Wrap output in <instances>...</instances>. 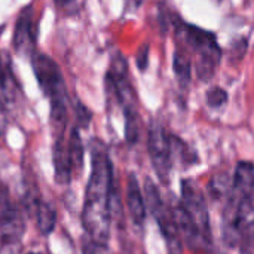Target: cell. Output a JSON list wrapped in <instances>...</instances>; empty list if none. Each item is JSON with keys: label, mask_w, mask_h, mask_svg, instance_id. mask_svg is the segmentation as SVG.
<instances>
[{"label": "cell", "mask_w": 254, "mask_h": 254, "mask_svg": "<svg viewBox=\"0 0 254 254\" xmlns=\"http://www.w3.org/2000/svg\"><path fill=\"white\" fill-rule=\"evenodd\" d=\"M223 238L232 247L254 240L253 196L240 198L231 195L223 214Z\"/></svg>", "instance_id": "cell-1"}, {"label": "cell", "mask_w": 254, "mask_h": 254, "mask_svg": "<svg viewBox=\"0 0 254 254\" xmlns=\"http://www.w3.org/2000/svg\"><path fill=\"white\" fill-rule=\"evenodd\" d=\"M31 65L37 83L42 92L49 98V101L68 100L61 68L49 55L36 52L31 58Z\"/></svg>", "instance_id": "cell-2"}, {"label": "cell", "mask_w": 254, "mask_h": 254, "mask_svg": "<svg viewBox=\"0 0 254 254\" xmlns=\"http://www.w3.org/2000/svg\"><path fill=\"white\" fill-rule=\"evenodd\" d=\"M182 208L185 210L192 226L198 234L211 244V229H210V213L207 202L199 189L192 183V180L182 182Z\"/></svg>", "instance_id": "cell-3"}, {"label": "cell", "mask_w": 254, "mask_h": 254, "mask_svg": "<svg viewBox=\"0 0 254 254\" xmlns=\"http://www.w3.org/2000/svg\"><path fill=\"white\" fill-rule=\"evenodd\" d=\"M147 147H149V155H150V159L156 170L158 177L167 183L170 170H171V164H173L170 135H167L165 129L158 122H152V125L149 128Z\"/></svg>", "instance_id": "cell-4"}, {"label": "cell", "mask_w": 254, "mask_h": 254, "mask_svg": "<svg viewBox=\"0 0 254 254\" xmlns=\"http://www.w3.org/2000/svg\"><path fill=\"white\" fill-rule=\"evenodd\" d=\"M12 46L18 55L25 58H33V55L36 54L37 34L34 30V10L31 4L22 7L16 18Z\"/></svg>", "instance_id": "cell-5"}, {"label": "cell", "mask_w": 254, "mask_h": 254, "mask_svg": "<svg viewBox=\"0 0 254 254\" xmlns=\"http://www.w3.org/2000/svg\"><path fill=\"white\" fill-rule=\"evenodd\" d=\"M180 28L185 31V40L193 51L199 52V55L204 58H210L216 63H220L222 49L216 40V36L211 31L186 24H182Z\"/></svg>", "instance_id": "cell-6"}, {"label": "cell", "mask_w": 254, "mask_h": 254, "mask_svg": "<svg viewBox=\"0 0 254 254\" xmlns=\"http://www.w3.org/2000/svg\"><path fill=\"white\" fill-rule=\"evenodd\" d=\"M25 231L22 211L13 205L7 204L0 211V241L3 246H12L21 241Z\"/></svg>", "instance_id": "cell-7"}, {"label": "cell", "mask_w": 254, "mask_h": 254, "mask_svg": "<svg viewBox=\"0 0 254 254\" xmlns=\"http://www.w3.org/2000/svg\"><path fill=\"white\" fill-rule=\"evenodd\" d=\"M127 205L129 216L135 225H143L146 219V202L143 192L140 189L138 180L135 174L128 176V185H127Z\"/></svg>", "instance_id": "cell-8"}, {"label": "cell", "mask_w": 254, "mask_h": 254, "mask_svg": "<svg viewBox=\"0 0 254 254\" xmlns=\"http://www.w3.org/2000/svg\"><path fill=\"white\" fill-rule=\"evenodd\" d=\"M254 193V164L253 162H240L234 173L231 195L240 198H249Z\"/></svg>", "instance_id": "cell-9"}, {"label": "cell", "mask_w": 254, "mask_h": 254, "mask_svg": "<svg viewBox=\"0 0 254 254\" xmlns=\"http://www.w3.org/2000/svg\"><path fill=\"white\" fill-rule=\"evenodd\" d=\"M52 158H54V170H55L54 171V176H55V182L58 185H67V183H70L73 165H71L68 147L64 146L63 137L55 140Z\"/></svg>", "instance_id": "cell-10"}, {"label": "cell", "mask_w": 254, "mask_h": 254, "mask_svg": "<svg viewBox=\"0 0 254 254\" xmlns=\"http://www.w3.org/2000/svg\"><path fill=\"white\" fill-rule=\"evenodd\" d=\"M15 77L12 73L10 61L6 54L0 52V101L4 104L10 103L15 95Z\"/></svg>", "instance_id": "cell-11"}, {"label": "cell", "mask_w": 254, "mask_h": 254, "mask_svg": "<svg viewBox=\"0 0 254 254\" xmlns=\"http://www.w3.org/2000/svg\"><path fill=\"white\" fill-rule=\"evenodd\" d=\"M34 214H36V222H37V228H39L40 234L42 235H49L54 231L55 223H57L55 210L49 204L39 201Z\"/></svg>", "instance_id": "cell-12"}, {"label": "cell", "mask_w": 254, "mask_h": 254, "mask_svg": "<svg viewBox=\"0 0 254 254\" xmlns=\"http://www.w3.org/2000/svg\"><path fill=\"white\" fill-rule=\"evenodd\" d=\"M173 68L174 73L180 82L182 86H188L190 82V76H192V65H190V60L182 54L180 51L174 52V58H173Z\"/></svg>", "instance_id": "cell-13"}, {"label": "cell", "mask_w": 254, "mask_h": 254, "mask_svg": "<svg viewBox=\"0 0 254 254\" xmlns=\"http://www.w3.org/2000/svg\"><path fill=\"white\" fill-rule=\"evenodd\" d=\"M68 153H70V159H71V165L74 170H82L83 167V143L82 138L79 135V128H73L71 129V135H70V141H68Z\"/></svg>", "instance_id": "cell-14"}, {"label": "cell", "mask_w": 254, "mask_h": 254, "mask_svg": "<svg viewBox=\"0 0 254 254\" xmlns=\"http://www.w3.org/2000/svg\"><path fill=\"white\" fill-rule=\"evenodd\" d=\"M125 138L129 144L137 143L140 137V118L137 109H125Z\"/></svg>", "instance_id": "cell-15"}, {"label": "cell", "mask_w": 254, "mask_h": 254, "mask_svg": "<svg viewBox=\"0 0 254 254\" xmlns=\"http://www.w3.org/2000/svg\"><path fill=\"white\" fill-rule=\"evenodd\" d=\"M208 188H210V192L213 193V196L214 198H219L226 190L232 189V182L229 180V177L226 174H220V176H217L216 179L211 180V183H210Z\"/></svg>", "instance_id": "cell-16"}, {"label": "cell", "mask_w": 254, "mask_h": 254, "mask_svg": "<svg viewBox=\"0 0 254 254\" xmlns=\"http://www.w3.org/2000/svg\"><path fill=\"white\" fill-rule=\"evenodd\" d=\"M228 103V92L222 88H213L207 92V104L211 109H219Z\"/></svg>", "instance_id": "cell-17"}, {"label": "cell", "mask_w": 254, "mask_h": 254, "mask_svg": "<svg viewBox=\"0 0 254 254\" xmlns=\"http://www.w3.org/2000/svg\"><path fill=\"white\" fill-rule=\"evenodd\" d=\"M76 121H77V128H88L91 121H92V112L82 104L80 101L76 103Z\"/></svg>", "instance_id": "cell-18"}, {"label": "cell", "mask_w": 254, "mask_h": 254, "mask_svg": "<svg viewBox=\"0 0 254 254\" xmlns=\"http://www.w3.org/2000/svg\"><path fill=\"white\" fill-rule=\"evenodd\" d=\"M149 52H150V48L149 45H141L137 51V55H135V64L138 67L140 71H146L147 65H149Z\"/></svg>", "instance_id": "cell-19"}, {"label": "cell", "mask_w": 254, "mask_h": 254, "mask_svg": "<svg viewBox=\"0 0 254 254\" xmlns=\"http://www.w3.org/2000/svg\"><path fill=\"white\" fill-rule=\"evenodd\" d=\"M246 51H247V40L246 39H240V40L234 42L231 45V60L240 61L241 58H244Z\"/></svg>", "instance_id": "cell-20"}, {"label": "cell", "mask_w": 254, "mask_h": 254, "mask_svg": "<svg viewBox=\"0 0 254 254\" xmlns=\"http://www.w3.org/2000/svg\"><path fill=\"white\" fill-rule=\"evenodd\" d=\"M83 254H112V252L107 247V244L89 241L83 246Z\"/></svg>", "instance_id": "cell-21"}, {"label": "cell", "mask_w": 254, "mask_h": 254, "mask_svg": "<svg viewBox=\"0 0 254 254\" xmlns=\"http://www.w3.org/2000/svg\"><path fill=\"white\" fill-rule=\"evenodd\" d=\"M9 190H7V186L4 183L0 182V211L9 204Z\"/></svg>", "instance_id": "cell-22"}, {"label": "cell", "mask_w": 254, "mask_h": 254, "mask_svg": "<svg viewBox=\"0 0 254 254\" xmlns=\"http://www.w3.org/2000/svg\"><path fill=\"white\" fill-rule=\"evenodd\" d=\"M6 124H7V116H6V104H4L3 101H0V137H1V134L4 132Z\"/></svg>", "instance_id": "cell-23"}, {"label": "cell", "mask_w": 254, "mask_h": 254, "mask_svg": "<svg viewBox=\"0 0 254 254\" xmlns=\"http://www.w3.org/2000/svg\"><path fill=\"white\" fill-rule=\"evenodd\" d=\"M240 254H254V240L243 243L241 244V253Z\"/></svg>", "instance_id": "cell-24"}, {"label": "cell", "mask_w": 254, "mask_h": 254, "mask_svg": "<svg viewBox=\"0 0 254 254\" xmlns=\"http://www.w3.org/2000/svg\"><path fill=\"white\" fill-rule=\"evenodd\" d=\"M54 3L58 9H68L76 3V0H54Z\"/></svg>", "instance_id": "cell-25"}, {"label": "cell", "mask_w": 254, "mask_h": 254, "mask_svg": "<svg viewBox=\"0 0 254 254\" xmlns=\"http://www.w3.org/2000/svg\"><path fill=\"white\" fill-rule=\"evenodd\" d=\"M127 1V9H129V7H137V6H140V3H141V0H125Z\"/></svg>", "instance_id": "cell-26"}, {"label": "cell", "mask_w": 254, "mask_h": 254, "mask_svg": "<svg viewBox=\"0 0 254 254\" xmlns=\"http://www.w3.org/2000/svg\"><path fill=\"white\" fill-rule=\"evenodd\" d=\"M28 254H40V253H28Z\"/></svg>", "instance_id": "cell-27"}]
</instances>
